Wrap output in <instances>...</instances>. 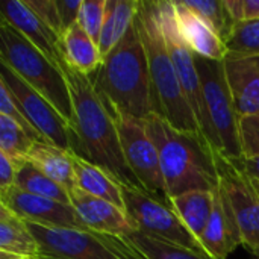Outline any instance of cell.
I'll return each instance as SVG.
<instances>
[{"label":"cell","mask_w":259,"mask_h":259,"mask_svg":"<svg viewBox=\"0 0 259 259\" xmlns=\"http://www.w3.org/2000/svg\"><path fill=\"white\" fill-rule=\"evenodd\" d=\"M219 188L226 194L235 214L243 246L259 258V191L253 181L222 153H214Z\"/></svg>","instance_id":"11"},{"label":"cell","mask_w":259,"mask_h":259,"mask_svg":"<svg viewBox=\"0 0 259 259\" xmlns=\"http://www.w3.org/2000/svg\"><path fill=\"white\" fill-rule=\"evenodd\" d=\"M73 167H74L76 188L94 197L111 202L118 208L124 209L121 185L106 170H103L102 167L90 162L88 159L76 153H73Z\"/></svg>","instance_id":"20"},{"label":"cell","mask_w":259,"mask_h":259,"mask_svg":"<svg viewBox=\"0 0 259 259\" xmlns=\"http://www.w3.org/2000/svg\"><path fill=\"white\" fill-rule=\"evenodd\" d=\"M0 114L9 117L11 120H14L18 126H21L33 140L36 141H46L41 134L32 126V123L27 120V117L24 115V112L21 111L20 105L17 103V100L12 97V94L9 93V90L6 88V85H3L0 82Z\"/></svg>","instance_id":"31"},{"label":"cell","mask_w":259,"mask_h":259,"mask_svg":"<svg viewBox=\"0 0 259 259\" xmlns=\"http://www.w3.org/2000/svg\"><path fill=\"white\" fill-rule=\"evenodd\" d=\"M223 68L238 117L259 114V56L229 52Z\"/></svg>","instance_id":"16"},{"label":"cell","mask_w":259,"mask_h":259,"mask_svg":"<svg viewBox=\"0 0 259 259\" xmlns=\"http://www.w3.org/2000/svg\"><path fill=\"white\" fill-rule=\"evenodd\" d=\"M38 259H52V258H47V256H42V255H41Z\"/></svg>","instance_id":"40"},{"label":"cell","mask_w":259,"mask_h":259,"mask_svg":"<svg viewBox=\"0 0 259 259\" xmlns=\"http://www.w3.org/2000/svg\"><path fill=\"white\" fill-rule=\"evenodd\" d=\"M15 187L20 188L21 191L33 194V196H39V197H46V199H52V200L65 203V205H71L70 193L62 185L56 184L49 176H46L44 173L36 170L30 162H26L20 168V171L17 175Z\"/></svg>","instance_id":"26"},{"label":"cell","mask_w":259,"mask_h":259,"mask_svg":"<svg viewBox=\"0 0 259 259\" xmlns=\"http://www.w3.org/2000/svg\"><path fill=\"white\" fill-rule=\"evenodd\" d=\"M23 2L44 24H47L59 36L62 35V24H61L56 0H23Z\"/></svg>","instance_id":"33"},{"label":"cell","mask_w":259,"mask_h":259,"mask_svg":"<svg viewBox=\"0 0 259 259\" xmlns=\"http://www.w3.org/2000/svg\"><path fill=\"white\" fill-rule=\"evenodd\" d=\"M235 164L253 181H259V156H241Z\"/></svg>","instance_id":"36"},{"label":"cell","mask_w":259,"mask_h":259,"mask_svg":"<svg viewBox=\"0 0 259 259\" xmlns=\"http://www.w3.org/2000/svg\"><path fill=\"white\" fill-rule=\"evenodd\" d=\"M121 238L144 259H209L194 250L161 241L140 231H135L131 235Z\"/></svg>","instance_id":"25"},{"label":"cell","mask_w":259,"mask_h":259,"mask_svg":"<svg viewBox=\"0 0 259 259\" xmlns=\"http://www.w3.org/2000/svg\"><path fill=\"white\" fill-rule=\"evenodd\" d=\"M173 3L176 8L178 27L187 46L199 56L212 61H223L229 50L220 35L203 18L185 8L179 0H175Z\"/></svg>","instance_id":"18"},{"label":"cell","mask_w":259,"mask_h":259,"mask_svg":"<svg viewBox=\"0 0 259 259\" xmlns=\"http://www.w3.org/2000/svg\"><path fill=\"white\" fill-rule=\"evenodd\" d=\"M0 252L20 256L38 259L41 249L32 235L27 223L0 203Z\"/></svg>","instance_id":"22"},{"label":"cell","mask_w":259,"mask_h":259,"mask_svg":"<svg viewBox=\"0 0 259 259\" xmlns=\"http://www.w3.org/2000/svg\"><path fill=\"white\" fill-rule=\"evenodd\" d=\"M0 259H27V258H20V256H14V255H8L0 252Z\"/></svg>","instance_id":"38"},{"label":"cell","mask_w":259,"mask_h":259,"mask_svg":"<svg viewBox=\"0 0 259 259\" xmlns=\"http://www.w3.org/2000/svg\"><path fill=\"white\" fill-rule=\"evenodd\" d=\"M105 8L106 0H83L77 23L79 26L91 36V39L99 46L103 20H105Z\"/></svg>","instance_id":"30"},{"label":"cell","mask_w":259,"mask_h":259,"mask_svg":"<svg viewBox=\"0 0 259 259\" xmlns=\"http://www.w3.org/2000/svg\"><path fill=\"white\" fill-rule=\"evenodd\" d=\"M255 259H259V258H255Z\"/></svg>","instance_id":"41"},{"label":"cell","mask_w":259,"mask_h":259,"mask_svg":"<svg viewBox=\"0 0 259 259\" xmlns=\"http://www.w3.org/2000/svg\"><path fill=\"white\" fill-rule=\"evenodd\" d=\"M91 82L112 117L146 120L152 114L149 62L137 18L121 41L103 58Z\"/></svg>","instance_id":"2"},{"label":"cell","mask_w":259,"mask_h":259,"mask_svg":"<svg viewBox=\"0 0 259 259\" xmlns=\"http://www.w3.org/2000/svg\"><path fill=\"white\" fill-rule=\"evenodd\" d=\"M70 200L79 219L91 232L109 237H126L137 231L127 212L111 202L87 194L79 188L70 191Z\"/></svg>","instance_id":"14"},{"label":"cell","mask_w":259,"mask_h":259,"mask_svg":"<svg viewBox=\"0 0 259 259\" xmlns=\"http://www.w3.org/2000/svg\"><path fill=\"white\" fill-rule=\"evenodd\" d=\"M185 8L203 18L226 42L235 27V23L231 20L225 0H179Z\"/></svg>","instance_id":"28"},{"label":"cell","mask_w":259,"mask_h":259,"mask_svg":"<svg viewBox=\"0 0 259 259\" xmlns=\"http://www.w3.org/2000/svg\"><path fill=\"white\" fill-rule=\"evenodd\" d=\"M59 44L64 62L68 68L88 77L94 76L100 68L103 58L99 46L79 26V23H74L61 35Z\"/></svg>","instance_id":"19"},{"label":"cell","mask_w":259,"mask_h":259,"mask_svg":"<svg viewBox=\"0 0 259 259\" xmlns=\"http://www.w3.org/2000/svg\"><path fill=\"white\" fill-rule=\"evenodd\" d=\"M82 2L83 0H56L59 18H61V24H62V33L68 27H71L74 23H77Z\"/></svg>","instance_id":"35"},{"label":"cell","mask_w":259,"mask_h":259,"mask_svg":"<svg viewBox=\"0 0 259 259\" xmlns=\"http://www.w3.org/2000/svg\"><path fill=\"white\" fill-rule=\"evenodd\" d=\"M156 8H158V17H159L164 38H165V44H167L170 58L173 61L175 70L178 73V77L181 80V85L196 115L202 135L209 143V146L215 150L214 135H212L206 109H205L202 83H200L196 59H194V52L187 46V42L184 41L179 32L175 3L171 0H156Z\"/></svg>","instance_id":"8"},{"label":"cell","mask_w":259,"mask_h":259,"mask_svg":"<svg viewBox=\"0 0 259 259\" xmlns=\"http://www.w3.org/2000/svg\"><path fill=\"white\" fill-rule=\"evenodd\" d=\"M215 191H190L181 196L168 197L170 208L178 214V217L200 244L212 214Z\"/></svg>","instance_id":"23"},{"label":"cell","mask_w":259,"mask_h":259,"mask_svg":"<svg viewBox=\"0 0 259 259\" xmlns=\"http://www.w3.org/2000/svg\"><path fill=\"white\" fill-rule=\"evenodd\" d=\"M23 165L24 164H18L12 161L9 156L0 153V194L15 187L17 175Z\"/></svg>","instance_id":"34"},{"label":"cell","mask_w":259,"mask_h":259,"mask_svg":"<svg viewBox=\"0 0 259 259\" xmlns=\"http://www.w3.org/2000/svg\"><path fill=\"white\" fill-rule=\"evenodd\" d=\"M144 123L159 155L168 197L219 188L215 150L206 140L175 129L156 114H150Z\"/></svg>","instance_id":"3"},{"label":"cell","mask_w":259,"mask_h":259,"mask_svg":"<svg viewBox=\"0 0 259 259\" xmlns=\"http://www.w3.org/2000/svg\"><path fill=\"white\" fill-rule=\"evenodd\" d=\"M73 102L74 153L106 170L121 185L140 188L123 155L115 120L97 96L91 77L64 68Z\"/></svg>","instance_id":"1"},{"label":"cell","mask_w":259,"mask_h":259,"mask_svg":"<svg viewBox=\"0 0 259 259\" xmlns=\"http://www.w3.org/2000/svg\"><path fill=\"white\" fill-rule=\"evenodd\" d=\"M120 144L127 167L147 194L168 203V194L159 164L158 150L150 140L144 120L127 115H114Z\"/></svg>","instance_id":"9"},{"label":"cell","mask_w":259,"mask_h":259,"mask_svg":"<svg viewBox=\"0 0 259 259\" xmlns=\"http://www.w3.org/2000/svg\"><path fill=\"white\" fill-rule=\"evenodd\" d=\"M238 124L243 156H259V114L240 117Z\"/></svg>","instance_id":"32"},{"label":"cell","mask_w":259,"mask_h":259,"mask_svg":"<svg viewBox=\"0 0 259 259\" xmlns=\"http://www.w3.org/2000/svg\"><path fill=\"white\" fill-rule=\"evenodd\" d=\"M137 24L147 53L152 114L164 118L181 132L199 135L205 140L170 58L158 17L156 0L140 2Z\"/></svg>","instance_id":"4"},{"label":"cell","mask_w":259,"mask_h":259,"mask_svg":"<svg viewBox=\"0 0 259 259\" xmlns=\"http://www.w3.org/2000/svg\"><path fill=\"white\" fill-rule=\"evenodd\" d=\"M35 141L36 140H33L14 120L0 114V153L9 156L18 164H26Z\"/></svg>","instance_id":"27"},{"label":"cell","mask_w":259,"mask_h":259,"mask_svg":"<svg viewBox=\"0 0 259 259\" xmlns=\"http://www.w3.org/2000/svg\"><path fill=\"white\" fill-rule=\"evenodd\" d=\"M252 181H253V179H252ZM253 185H255V188L259 191V181H253Z\"/></svg>","instance_id":"39"},{"label":"cell","mask_w":259,"mask_h":259,"mask_svg":"<svg viewBox=\"0 0 259 259\" xmlns=\"http://www.w3.org/2000/svg\"><path fill=\"white\" fill-rule=\"evenodd\" d=\"M226 46L231 53L259 56V20L235 24Z\"/></svg>","instance_id":"29"},{"label":"cell","mask_w":259,"mask_h":259,"mask_svg":"<svg viewBox=\"0 0 259 259\" xmlns=\"http://www.w3.org/2000/svg\"><path fill=\"white\" fill-rule=\"evenodd\" d=\"M0 61L50 102L73 127V102L64 70L5 21L0 23Z\"/></svg>","instance_id":"5"},{"label":"cell","mask_w":259,"mask_h":259,"mask_svg":"<svg viewBox=\"0 0 259 259\" xmlns=\"http://www.w3.org/2000/svg\"><path fill=\"white\" fill-rule=\"evenodd\" d=\"M243 17L244 21L259 20V0H243Z\"/></svg>","instance_id":"37"},{"label":"cell","mask_w":259,"mask_h":259,"mask_svg":"<svg viewBox=\"0 0 259 259\" xmlns=\"http://www.w3.org/2000/svg\"><path fill=\"white\" fill-rule=\"evenodd\" d=\"M0 82L6 85L27 120L47 143L70 153H74L73 127L65 121V118L50 102H47L41 94L29 87L3 61H0Z\"/></svg>","instance_id":"10"},{"label":"cell","mask_w":259,"mask_h":259,"mask_svg":"<svg viewBox=\"0 0 259 259\" xmlns=\"http://www.w3.org/2000/svg\"><path fill=\"white\" fill-rule=\"evenodd\" d=\"M240 244H243V238L232 206L226 194L217 188L212 214L202 237V246L212 259H228Z\"/></svg>","instance_id":"17"},{"label":"cell","mask_w":259,"mask_h":259,"mask_svg":"<svg viewBox=\"0 0 259 259\" xmlns=\"http://www.w3.org/2000/svg\"><path fill=\"white\" fill-rule=\"evenodd\" d=\"M205 109L214 135L215 152L237 161L243 156L240 144V117L226 82L223 61H212L194 53Z\"/></svg>","instance_id":"6"},{"label":"cell","mask_w":259,"mask_h":259,"mask_svg":"<svg viewBox=\"0 0 259 259\" xmlns=\"http://www.w3.org/2000/svg\"><path fill=\"white\" fill-rule=\"evenodd\" d=\"M27 162L36 170L49 176L56 184L62 185L68 193L76 188L73 153L62 150L47 141H35L29 152Z\"/></svg>","instance_id":"21"},{"label":"cell","mask_w":259,"mask_h":259,"mask_svg":"<svg viewBox=\"0 0 259 259\" xmlns=\"http://www.w3.org/2000/svg\"><path fill=\"white\" fill-rule=\"evenodd\" d=\"M141 0H106L99 50L105 58L126 35L140 11Z\"/></svg>","instance_id":"24"},{"label":"cell","mask_w":259,"mask_h":259,"mask_svg":"<svg viewBox=\"0 0 259 259\" xmlns=\"http://www.w3.org/2000/svg\"><path fill=\"white\" fill-rule=\"evenodd\" d=\"M0 203L29 223L88 231L71 205L29 194L17 187H12L6 193H2Z\"/></svg>","instance_id":"13"},{"label":"cell","mask_w":259,"mask_h":259,"mask_svg":"<svg viewBox=\"0 0 259 259\" xmlns=\"http://www.w3.org/2000/svg\"><path fill=\"white\" fill-rule=\"evenodd\" d=\"M26 223L38 241L42 256L52 259H123L105 235L83 229Z\"/></svg>","instance_id":"12"},{"label":"cell","mask_w":259,"mask_h":259,"mask_svg":"<svg viewBox=\"0 0 259 259\" xmlns=\"http://www.w3.org/2000/svg\"><path fill=\"white\" fill-rule=\"evenodd\" d=\"M121 194L124 200V209L134 222L137 231L212 259L168 203L161 202L140 188L127 185H121Z\"/></svg>","instance_id":"7"},{"label":"cell","mask_w":259,"mask_h":259,"mask_svg":"<svg viewBox=\"0 0 259 259\" xmlns=\"http://www.w3.org/2000/svg\"><path fill=\"white\" fill-rule=\"evenodd\" d=\"M2 21L8 23L17 29L23 36H26L38 50H41L52 62H55L62 70L67 67L61 53L59 35L44 24L21 0H5L0 3Z\"/></svg>","instance_id":"15"}]
</instances>
